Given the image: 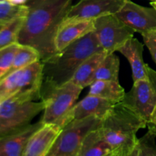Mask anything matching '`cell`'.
<instances>
[{
	"label": "cell",
	"instance_id": "1",
	"mask_svg": "<svg viewBox=\"0 0 156 156\" xmlns=\"http://www.w3.org/2000/svg\"><path fill=\"white\" fill-rule=\"evenodd\" d=\"M73 0H27V12L18 43L36 49L44 61L56 53L55 37Z\"/></svg>",
	"mask_w": 156,
	"mask_h": 156
},
{
	"label": "cell",
	"instance_id": "2",
	"mask_svg": "<svg viewBox=\"0 0 156 156\" xmlns=\"http://www.w3.org/2000/svg\"><path fill=\"white\" fill-rule=\"evenodd\" d=\"M147 122L123 104H115L102 119L98 129L112 149L113 156H131L136 145L139 129Z\"/></svg>",
	"mask_w": 156,
	"mask_h": 156
},
{
	"label": "cell",
	"instance_id": "3",
	"mask_svg": "<svg viewBox=\"0 0 156 156\" xmlns=\"http://www.w3.org/2000/svg\"><path fill=\"white\" fill-rule=\"evenodd\" d=\"M94 31L87 34L44 61V82L59 85L71 81L79 66L91 55L103 51Z\"/></svg>",
	"mask_w": 156,
	"mask_h": 156
},
{
	"label": "cell",
	"instance_id": "4",
	"mask_svg": "<svg viewBox=\"0 0 156 156\" xmlns=\"http://www.w3.org/2000/svg\"><path fill=\"white\" fill-rule=\"evenodd\" d=\"M83 88L69 81L56 85L43 82L41 97L45 104L41 121L64 127L71 120V111Z\"/></svg>",
	"mask_w": 156,
	"mask_h": 156
},
{
	"label": "cell",
	"instance_id": "5",
	"mask_svg": "<svg viewBox=\"0 0 156 156\" xmlns=\"http://www.w3.org/2000/svg\"><path fill=\"white\" fill-rule=\"evenodd\" d=\"M45 108L43 101L36 102L30 96L15 94L0 105V136L25 129Z\"/></svg>",
	"mask_w": 156,
	"mask_h": 156
},
{
	"label": "cell",
	"instance_id": "6",
	"mask_svg": "<svg viewBox=\"0 0 156 156\" xmlns=\"http://www.w3.org/2000/svg\"><path fill=\"white\" fill-rule=\"evenodd\" d=\"M43 82V63L38 60L0 80V99L3 101L15 94H22L38 100L41 97Z\"/></svg>",
	"mask_w": 156,
	"mask_h": 156
},
{
	"label": "cell",
	"instance_id": "7",
	"mask_svg": "<svg viewBox=\"0 0 156 156\" xmlns=\"http://www.w3.org/2000/svg\"><path fill=\"white\" fill-rule=\"evenodd\" d=\"M102 119L89 116L75 119L62 127L48 156H79L81 146L86 136L98 129Z\"/></svg>",
	"mask_w": 156,
	"mask_h": 156
},
{
	"label": "cell",
	"instance_id": "8",
	"mask_svg": "<svg viewBox=\"0 0 156 156\" xmlns=\"http://www.w3.org/2000/svg\"><path fill=\"white\" fill-rule=\"evenodd\" d=\"M94 31L101 47L107 53L118 51L128 40L133 37L135 33L115 14L96 18Z\"/></svg>",
	"mask_w": 156,
	"mask_h": 156
},
{
	"label": "cell",
	"instance_id": "9",
	"mask_svg": "<svg viewBox=\"0 0 156 156\" xmlns=\"http://www.w3.org/2000/svg\"><path fill=\"white\" fill-rule=\"evenodd\" d=\"M122 102L148 123L156 105V72L148 66V77L133 82Z\"/></svg>",
	"mask_w": 156,
	"mask_h": 156
},
{
	"label": "cell",
	"instance_id": "10",
	"mask_svg": "<svg viewBox=\"0 0 156 156\" xmlns=\"http://www.w3.org/2000/svg\"><path fill=\"white\" fill-rule=\"evenodd\" d=\"M115 15L128 27L141 34L156 30V10L153 7H144L131 0H124Z\"/></svg>",
	"mask_w": 156,
	"mask_h": 156
},
{
	"label": "cell",
	"instance_id": "11",
	"mask_svg": "<svg viewBox=\"0 0 156 156\" xmlns=\"http://www.w3.org/2000/svg\"><path fill=\"white\" fill-rule=\"evenodd\" d=\"M95 18L66 17L61 22L55 37V48L59 52L77 40L94 30Z\"/></svg>",
	"mask_w": 156,
	"mask_h": 156
},
{
	"label": "cell",
	"instance_id": "12",
	"mask_svg": "<svg viewBox=\"0 0 156 156\" xmlns=\"http://www.w3.org/2000/svg\"><path fill=\"white\" fill-rule=\"evenodd\" d=\"M62 129L54 123H43L30 137L22 156H48Z\"/></svg>",
	"mask_w": 156,
	"mask_h": 156
},
{
	"label": "cell",
	"instance_id": "13",
	"mask_svg": "<svg viewBox=\"0 0 156 156\" xmlns=\"http://www.w3.org/2000/svg\"><path fill=\"white\" fill-rule=\"evenodd\" d=\"M124 0H79L72 5L66 17L96 18L102 15L116 14Z\"/></svg>",
	"mask_w": 156,
	"mask_h": 156
},
{
	"label": "cell",
	"instance_id": "14",
	"mask_svg": "<svg viewBox=\"0 0 156 156\" xmlns=\"http://www.w3.org/2000/svg\"><path fill=\"white\" fill-rule=\"evenodd\" d=\"M43 123L40 120L37 123L30 124L22 130L0 136V156H22L30 137Z\"/></svg>",
	"mask_w": 156,
	"mask_h": 156
},
{
	"label": "cell",
	"instance_id": "15",
	"mask_svg": "<svg viewBox=\"0 0 156 156\" xmlns=\"http://www.w3.org/2000/svg\"><path fill=\"white\" fill-rule=\"evenodd\" d=\"M115 104L111 101L94 95H88L73 106L71 120L96 116L103 119Z\"/></svg>",
	"mask_w": 156,
	"mask_h": 156
},
{
	"label": "cell",
	"instance_id": "16",
	"mask_svg": "<svg viewBox=\"0 0 156 156\" xmlns=\"http://www.w3.org/2000/svg\"><path fill=\"white\" fill-rule=\"evenodd\" d=\"M129 61L132 69L133 82L148 77V66L143 61V45L136 38L128 40L118 50Z\"/></svg>",
	"mask_w": 156,
	"mask_h": 156
},
{
	"label": "cell",
	"instance_id": "17",
	"mask_svg": "<svg viewBox=\"0 0 156 156\" xmlns=\"http://www.w3.org/2000/svg\"><path fill=\"white\" fill-rule=\"evenodd\" d=\"M106 55L107 52L103 50L93 53L88 56L76 70L71 79L72 82L82 88L89 86L94 81V76L98 68Z\"/></svg>",
	"mask_w": 156,
	"mask_h": 156
},
{
	"label": "cell",
	"instance_id": "18",
	"mask_svg": "<svg viewBox=\"0 0 156 156\" xmlns=\"http://www.w3.org/2000/svg\"><path fill=\"white\" fill-rule=\"evenodd\" d=\"M89 86L88 94L102 98L114 104L121 102L126 94L119 81L95 80Z\"/></svg>",
	"mask_w": 156,
	"mask_h": 156
},
{
	"label": "cell",
	"instance_id": "19",
	"mask_svg": "<svg viewBox=\"0 0 156 156\" xmlns=\"http://www.w3.org/2000/svg\"><path fill=\"white\" fill-rule=\"evenodd\" d=\"M98 128L86 136L79 156H113L111 146L102 137Z\"/></svg>",
	"mask_w": 156,
	"mask_h": 156
},
{
	"label": "cell",
	"instance_id": "20",
	"mask_svg": "<svg viewBox=\"0 0 156 156\" xmlns=\"http://www.w3.org/2000/svg\"><path fill=\"white\" fill-rule=\"evenodd\" d=\"M26 14L18 15L0 27V49L18 43Z\"/></svg>",
	"mask_w": 156,
	"mask_h": 156
},
{
	"label": "cell",
	"instance_id": "21",
	"mask_svg": "<svg viewBox=\"0 0 156 156\" xmlns=\"http://www.w3.org/2000/svg\"><path fill=\"white\" fill-rule=\"evenodd\" d=\"M120 59L114 53H107L94 76L95 80L118 81Z\"/></svg>",
	"mask_w": 156,
	"mask_h": 156
},
{
	"label": "cell",
	"instance_id": "22",
	"mask_svg": "<svg viewBox=\"0 0 156 156\" xmlns=\"http://www.w3.org/2000/svg\"><path fill=\"white\" fill-rule=\"evenodd\" d=\"M38 60H41V56L36 49L30 46L19 44L12 67L5 76L17 70L24 68Z\"/></svg>",
	"mask_w": 156,
	"mask_h": 156
},
{
	"label": "cell",
	"instance_id": "23",
	"mask_svg": "<svg viewBox=\"0 0 156 156\" xmlns=\"http://www.w3.org/2000/svg\"><path fill=\"white\" fill-rule=\"evenodd\" d=\"M155 136L148 131L142 138L138 139L131 156H156Z\"/></svg>",
	"mask_w": 156,
	"mask_h": 156
},
{
	"label": "cell",
	"instance_id": "24",
	"mask_svg": "<svg viewBox=\"0 0 156 156\" xmlns=\"http://www.w3.org/2000/svg\"><path fill=\"white\" fill-rule=\"evenodd\" d=\"M19 44H13L0 49V80L12 67Z\"/></svg>",
	"mask_w": 156,
	"mask_h": 156
},
{
	"label": "cell",
	"instance_id": "25",
	"mask_svg": "<svg viewBox=\"0 0 156 156\" xmlns=\"http://www.w3.org/2000/svg\"><path fill=\"white\" fill-rule=\"evenodd\" d=\"M27 12V7L25 5H15L3 0L0 1V22L5 24L13 18Z\"/></svg>",
	"mask_w": 156,
	"mask_h": 156
},
{
	"label": "cell",
	"instance_id": "26",
	"mask_svg": "<svg viewBox=\"0 0 156 156\" xmlns=\"http://www.w3.org/2000/svg\"><path fill=\"white\" fill-rule=\"evenodd\" d=\"M145 44L149 49L152 59L156 64V30H152L150 31L142 34Z\"/></svg>",
	"mask_w": 156,
	"mask_h": 156
},
{
	"label": "cell",
	"instance_id": "27",
	"mask_svg": "<svg viewBox=\"0 0 156 156\" xmlns=\"http://www.w3.org/2000/svg\"><path fill=\"white\" fill-rule=\"evenodd\" d=\"M147 127L149 131L156 136V105L152 111L149 120L147 123Z\"/></svg>",
	"mask_w": 156,
	"mask_h": 156
},
{
	"label": "cell",
	"instance_id": "28",
	"mask_svg": "<svg viewBox=\"0 0 156 156\" xmlns=\"http://www.w3.org/2000/svg\"><path fill=\"white\" fill-rule=\"evenodd\" d=\"M5 1L9 2L12 5H21L25 4L27 0H5Z\"/></svg>",
	"mask_w": 156,
	"mask_h": 156
},
{
	"label": "cell",
	"instance_id": "29",
	"mask_svg": "<svg viewBox=\"0 0 156 156\" xmlns=\"http://www.w3.org/2000/svg\"><path fill=\"white\" fill-rule=\"evenodd\" d=\"M150 5H151V6H152V7H153L154 9H155L156 10V1L155 2H151Z\"/></svg>",
	"mask_w": 156,
	"mask_h": 156
},
{
	"label": "cell",
	"instance_id": "30",
	"mask_svg": "<svg viewBox=\"0 0 156 156\" xmlns=\"http://www.w3.org/2000/svg\"><path fill=\"white\" fill-rule=\"evenodd\" d=\"M3 24H2V23H1V22H0V27H1L3 25Z\"/></svg>",
	"mask_w": 156,
	"mask_h": 156
},
{
	"label": "cell",
	"instance_id": "31",
	"mask_svg": "<svg viewBox=\"0 0 156 156\" xmlns=\"http://www.w3.org/2000/svg\"><path fill=\"white\" fill-rule=\"evenodd\" d=\"M149 1H151V2H155L156 0H149Z\"/></svg>",
	"mask_w": 156,
	"mask_h": 156
},
{
	"label": "cell",
	"instance_id": "32",
	"mask_svg": "<svg viewBox=\"0 0 156 156\" xmlns=\"http://www.w3.org/2000/svg\"><path fill=\"white\" fill-rule=\"evenodd\" d=\"M2 101L1 100V99H0V105H1V103H2Z\"/></svg>",
	"mask_w": 156,
	"mask_h": 156
},
{
	"label": "cell",
	"instance_id": "33",
	"mask_svg": "<svg viewBox=\"0 0 156 156\" xmlns=\"http://www.w3.org/2000/svg\"><path fill=\"white\" fill-rule=\"evenodd\" d=\"M0 1H3V0H0Z\"/></svg>",
	"mask_w": 156,
	"mask_h": 156
}]
</instances>
